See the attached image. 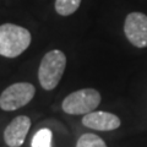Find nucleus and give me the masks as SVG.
Masks as SVG:
<instances>
[{
    "instance_id": "nucleus-9",
    "label": "nucleus",
    "mask_w": 147,
    "mask_h": 147,
    "mask_svg": "<svg viewBox=\"0 0 147 147\" xmlns=\"http://www.w3.org/2000/svg\"><path fill=\"white\" fill-rule=\"evenodd\" d=\"M76 147H107L104 140L96 134L87 132L79 137L76 142Z\"/></svg>"
},
{
    "instance_id": "nucleus-8",
    "label": "nucleus",
    "mask_w": 147,
    "mask_h": 147,
    "mask_svg": "<svg viewBox=\"0 0 147 147\" xmlns=\"http://www.w3.org/2000/svg\"><path fill=\"white\" fill-rule=\"evenodd\" d=\"M81 5V0H55V11L61 16L72 15Z\"/></svg>"
},
{
    "instance_id": "nucleus-7",
    "label": "nucleus",
    "mask_w": 147,
    "mask_h": 147,
    "mask_svg": "<svg viewBox=\"0 0 147 147\" xmlns=\"http://www.w3.org/2000/svg\"><path fill=\"white\" fill-rule=\"evenodd\" d=\"M31 127V119L26 115H18L6 126L4 140L9 147H20L26 140Z\"/></svg>"
},
{
    "instance_id": "nucleus-5",
    "label": "nucleus",
    "mask_w": 147,
    "mask_h": 147,
    "mask_svg": "<svg viewBox=\"0 0 147 147\" xmlns=\"http://www.w3.org/2000/svg\"><path fill=\"white\" fill-rule=\"evenodd\" d=\"M124 33L136 48L147 47V16L142 12H130L124 22Z\"/></svg>"
},
{
    "instance_id": "nucleus-3",
    "label": "nucleus",
    "mask_w": 147,
    "mask_h": 147,
    "mask_svg": "<svg viewBox=\"0 0 147 147\" xmlns=\"http://www.w3.org/2000/svg\"><path fill=\"white\" fill-rule=\"evenodd\" d=\"M100 93L94 88H81L66 96L61 108L70 115H85L96 110L100 103Z\"/></svg>"
},
{
    "instance_id": "nucleus-2",
    "label": "nucleus",
    "mask_w": 147,
    "mask_h": 147,
    "mask_svg": "<svg viewBox=\"0 0 147 147\" xmlns=\"http://www.w3.org/2000/svg\"><path fill=\"white\" fill-rule=\"evenodd\" d=\"M66 67V57L61 50H50L43 57L38 69V80L42 88L52 91L59 85Z\"/></svg>"
},
{
    "instance_id": "nucleus-1",
    "label": "nucleus",
    "mask_w": 147,
    "mask_h": 147,
    "mask_svg": "<svg viewBox=\"0 0 147 147\" xmlns=\"http://www.w3.org/2000/svg\"><path fill=\"white\" fill-rule=\"evenodd\" d=\"M32 37L25 27L4 24L0 26V55L16 58L30 47Z\"/></svg>"
},
{
    "instance_id": "nucleus-10",
    "label": "nucleus",
    "mask_w": 147,
    "mask_h": 147,
    "mask_svg": "<svg viewBox=\"0 0 147 147\" xmlns=\"http://www.w3.org/2000/svg\"><path fill=\"white\" fill-rule=\"evenodd\" d=\"M52 131L49 129H40L32 139V147H52Z\"/></svg>"
},
{
    "instance_id": "nucleus-6",
    "label": "nucleus",
    "mask_w": 147,
    "mask_h": 147,
    "mask_svg": "<svg viewBox=\"0 0 147 147\" xmlns=\"http://www.w3.org/2000/svg\"><path fill=\"white\" fill-rule=\"evenodd\" d=\"M120 119L115 114L109 112L93 110L87 113L82 118V125L97 131H113L120 126Z\"/></svg>"
},
{
    "instance_id": "nucleus-4",
    "label": "nucleus",
    "mask_w": 147,
    "mask_h": 147,
    "mask_svg": "<svg viewBox=\"0 0 147 147\" xmlns=\"http://www.w3.org/2000/svg\"><path fill=\"white\" fill-rule=\"evenodd\" d=\"M36 88L30 82H16L6 87L0 94V108L6 112L20 109L34 97Z\"/></svg>"
}]
</instances>
